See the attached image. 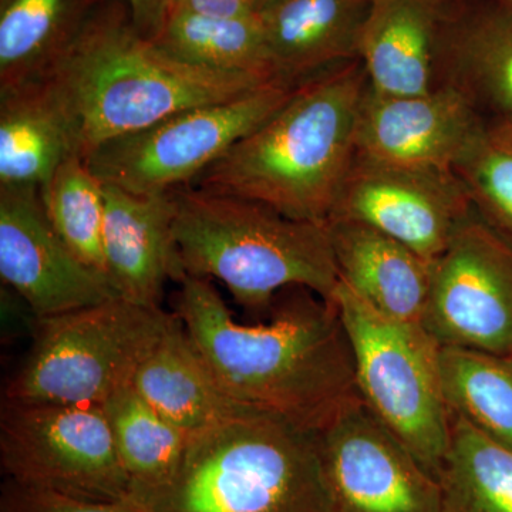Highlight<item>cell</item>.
Returning <instances> with one entry per match:
<instances>
[{
	"label": "cell",
	"mask_w": 512,
	"mask_h": 512,
	"mask_svg": "<svg viewBox=\"0 0 512 512\" xmlns=\"http://www.w3.org/2000/svg\"><path fill=\"white\" fill-rule=\"evenodd\" d=\"M453 171L466 185L478 215L512 244V151L487 134Z\"/></svg>",
	"instance_id": "obj_28"
},
{
	"label": "cell",
	"mask_w": 512,
	"mask_h": 512,
	"mask_svg": "<svg viewBox=\"0 0 512 512\" xmlns=\"http://www.w3.org/2000/svg\"><path fill=\"white\" fill-rule=\"evenodd\" d=\"M340 281L386 318L421 323L433 262L360 222L330 220Z\"/></svg>",
	"instance_id": "obj_19"
},
{
	"label": "cell",
	"mask_w": 512,
	"mask_h": 512,
	"mask_svg": "<svg viewBox=\"0 0 512 512\" xmlns=\"http://www.w3.org/2000/svg\"><path fill=\"white\" fill-rule=\"evenodd\" d=\"M128 498L147 512H338L315 431L255 407L188 437L173 474Z\"/></svg>",
	"instance_id": "obj_4"
},
{
	"label": "cell",
	"mask_w": 512,
	"mask_h": 512,
	"mask_svg": "<svg viewBox=\"0 0 512 512\" xmlns=\"http://www.w3.org/2000/svg\"><path fill=\"white\" fill-rule=\"evenodd\" d=\"M104 201L103 251L111 288L126 301L160 306L165 284H180L187 276L174 241L175 191L138 195L104 185Z\"/></svg>",
	"instance_id": "obj_16"
},
{
	"label": "cell",
	"mask_w": 512,
	"mask_h": 512,
	"mask_svg": "<svg viewBox=\"0 0 512 512\" xmlns=\"http://www.w3.org/2000/svg\"><path fill=\"white\" fill-rule=\"evenodd\" d=\"M175 202L174 241L185 275L218 279L254 315H268L289 286L332 301L340 275L328 224L192 187L175 191Z\"/></svg>",
	"instance_id": "obj_5"
},
{
	"label": "cell",
	"mask_w": 512,
	"mask_h": 512,
	"mask_svg": "<svg viewBox=\"0 0 512 512\" xmlns=\"http://www.w3.org/2000/svg\"><path fill=\"white\" fill-rule=\"evenodd\" d=\"M421 325L441 348L512 353V244L474 208L433 261Z\"/></svg>",
	"instance_id": "obj_10"
},
{
	"label": "cell",
	"mask_w": 512,
	"mask_h": 512,
	"mask_svg": "<svg viewBox=\"0 0 512 512\" xmlns=\"http://www.w3.org/2000/svg\"><path fill=\"white\" fill-rule=\"evenodd\" d=\"M0 2H3V0H0Z\"/></svg>",
	"instance_id": "obj_34"
},
{
	"label": "cell",
	"mask_w": 512,
	"mask_h": 512,
	"mask_svg": "<svg viewBox=\"0 0 512 512\" xmlns=\"http://www.w3.org/2000/svg\"><path fill=\"white\" fill-rule=\"evenodd\" d=\"M338 512H441L439 480L353 394L315 431Z\"/></svg>",
	"instance_id": "obj_11"
},
{
	"label": "cell",
	"mask_w": 512,
	"mask_h": 512,
	"mask_svg": "<svg viewBox=\"0 0 512 512\" xmlns=\"http://www.w3.org/2000/svg\"><path fill=\"white\" fill-rule=\"evenodd\" d=\"M2 512H147L130 498L90 501L53 491L22 487L9 481L2 495Z\"/></svg>",
	"instance_id": "obj_29"
},
{
	"label": "cell",
	"mask_w": 512,
	"mask_h": 512,
	"mask_svg": "<svg viewBox=\"0 0 512 512\" xmlns=\"http://www.w3.org/2000/svg\"><path fill=\"white\" fill-rule=\"evenodd\" d=\"M298 86L272 80L235 99L178 111L153 126L100 144L84 160L101 184L138 195L171 194L190 187L281 109Z\"/></svg>",
	"instance_id": "obj_8"
},
{
	"label": "cell",
	"mask_w": 512,
	"mask_h": 512,
	"mask_svg": "<svg viewBox=\"0 0 512 512\" xmlns=\"http://www.w3.org/2000/svg\"><path fill=\"white\" fill-rule=\"evenodd\" d=\"M40 200L47 220L67 248L107 279L103 251L104 185L86 160L73 156L64 161L40 188Z\"/></svg>",
	"instance_id": "obj_27"
},
{
	"label": "cell",
	"mask_w": 512,
	"mask_h": 512,
	"mask_svg": "<svg viewBox=\"0 0 512 512\" xmlns=\"http://www.w3.org/2000/svg\"><path fill=\"white\" fill-rule=\"evenodd\" d=\"M488 138L497 146L512 151V117L488 124Z\"/></svg>",
	"instance_id": "obj_32"
},
{
	"label": "cell",
	"mask_w": 512,
	"mask_h": 512,
	"mask_svg": "<svg viewBox=\"0 0 512 512\" xmlns=\"http://www.w3.org/2000/svg\"><path fill=\"white\" fill-rule=\"evenodd\" d=\"M370 0H275L258 13L276 77L301 84L359 59Z\"/></svg>",
	"instance_id": "obj_18"
},
{
	"label": "cell",
	"mask_w": 512,
	"mask_h": 512,
	"mask_svg": "<svg viewBox=\"0 0 512 512\" xmlns=\"http://www.w3.org/2000/svg\"><path fill=\"white\" fill-rule=\"evenodd\" d=\"M104 0H3L0 90L43 76Z\"/></svg>",
	"instance_id": "obj_22"
},
{
	"label": "cell",
	"mask_w": 512,
	"mask_h": 512,
	"mask_svg": "<svg viewBox=\"0 0 512 512\" xmlns=\"http://www.w3.org/2000/svg\"><path fill=\"white\" fill-rule=\"evenodd\" d=\"M151 40L174 59L192 66L278 80L258 13L211 16L171 12Z\"/></svg>",
	"instance_id": "obj_23"
},
{
	"label": "cell",
	"mask_w": 512,
	"mask_h": 512,
	"mask_svg": "<svg viewBox=\"0 0 512 512\" xmlns=\"http://www.w3.org/2000/svg\"><path fill=\"white\" fill-rule=\"evenodd\" d=\"M180 285L175 313L235 402L316 431L357 393L352 345L333 299L289 286L275 296L268 322L242 325L210 279L187 275Z\"/></svg>",
	"instance_id": "obj_1"
},
{
	"label": "cell",
	"mask_w": 512,
	"mask_h": 512,
	"mask_svg": "<svg viewBox=\"0 0 512 512\" xmlns=\"http://www.w3.org/2000/svg\"><path fill=\"white\" fill-rule=\"evenodd\" d=\"M171 12H191L211 16H244L255 13L251 0H171Z\"/></svg>",
	"instance_id": "obj_31"
},
{
	"label": "cell",
	"mask_w": 512,
	"mask_h": 512,
	"mask_svg": "<svg viewBox=\"0 0 512 512\" xmlns=\"http://www.w3.org/2000/svg\"><path fill=\"white\" fill-rule=\"evenodd\" d=\"M441 512H512V450L451 413Z\"/></svg>",
	"instance_id": "obj_24"
},
{
	"label": "cell",
	"mask_w": 512,
	"mask_h": 512,
	"mask_svg": "<svg viewBox=\"0 0 512 512\" xmlns=\"http://www.w3.org/2000/svg\"><path fill=\"white\" fill-rule=\"evenodd\" d=\"M0 276L36 318L119 298L56 234L39 188H0Z\"/></svg>",
	"instance_id": "obj_13"
},
{
	"label": "cell",
	"mask_w": 512,
	"mask_h": 512,
	"mask_svg": "<svg viewBox=\"0 0 512 512\" xmlns=\"http://www.w3.org/2000/svg\"><path fill=\"white\" fill-rule=\"evenodd\" d=\"M488 134L487 120L460 93L439 86L414 96H384L367 86L357 117V153L453 171Z\"/></svg>",
	"instance_id": "obj_14"
},
{
	"label": "cell",
	"mask_w": 512,
	"mask_h": 512,
	"mask_svg": "<svg viewBox=\"0 0 512 512\" xmlns=\"http://www.w3.org/2000/svg\"><path fill=\"white\" fill-rule=\"evenodd\" d=\"M0 463L22 487L90 501L130 495L103 406L5 400Z\"/></svg>",
	"instance_id": "obj_9"
},
{
	"label": "cell",
	"mask_w": 512,
	"mask_h": 512,
	"mask_svg": "<svg viewBox=\"0 0 512 512\" xmlns=\"http://www.w3.org/2000/svg\"><path fill=\"white\" fill-rule=\"evenodd\" d=\"M76 131L45 77L0 90V188H42L70 157Z\"/></svg>",
	"instance_id": "obj_21"
},
{
	"label": "cell",
	"mask_w": 512,
	"mask_h": 512,
	"mask_svg": "<svg viewBox=\"0 0 512 512\" xmlns=\"http://www.w3.org/2000/svg\"><path fill=\"white\" fill-rule=\"evenodd\" d=\"M473 208L454 171L386 163L357 153L329 221L360 222L433 262Z\"/></svg>",
	"instance_id": "obj_12"
},
{
	"label": "cell",
	"mask_w": 512,
	"mask_h": 512,
	"mask_svg": "<svg viewBox=\"0 0 512 512\" xmlns=\"http://www.w3.org/2000/svg\"><path fill=\"white\" fill-rule=\"evenodd\" d=\"M126 3L131 20L138 32L148 39L163 28L165 19L170 13L171 0H123Z\"/></svg>",
	"instance_id": "obj_30"
},
{
	"label": "cell",
	"mask_w": 512,
	"mask_h": 512,
	"mask_svg": "<svg viewBox=\"0 0 512 512\" xmlns=\"http://www.w3.org/2000/svg\"><path fill=\"white\" fill-rule=\"evenodd\" d=\"M338 305L363 402L439 477L450 444V409L441 380V346L421 323L386 318L339 282Z\"/></svg>",
	"instance_id": "obj_7"
},
{
	"label": "cell",
	"mask_w": 512,
	"mask_h": 512,
	"mask_svg": "<svg viewBox=\"0 0 512 512\" xmlns=\"http://www.w3.org/2000/svg\"><path fill=\"white\" fill-rule=\"evenodd\" d=\"M369 86L359 59L316 74L190 185L326 224L357 154Z\"/></svg>",
	"instance_id": "obj_3"
},
{
	"label": "cell",
	"mask_w": 512,
	"mask_h": 512,
	"mask_svg": "<svg viewBox=\"0 0 512 512\" xmlns=\"http://www.w3.org/2000/svg\"><path fill=\"white\" fill-rule=\"evenodd\" d=\"M275 0H251L252 9H254L255 13L262 12L265 8H268L269 5H272Z\"/></svg>",
	"instance_id": "obj_33"
},
{
	"label": "cell",
	"mask_w": 512,
	"mask_h": 512,
	"mask_svg": "<svg viewBox=\"0 0 512 512\" xmlns=\"http://www.w3.org/2000/svg\"><path fill=\"white\" fill-rule=\"evenodd\" d=\"M440 366L450 412L512 450V353L441 348Z\"/></svg>",
	"instance_id": "obj_25"
},
{
	"label": "cell",
	"mask_w": 512,
	"mask_h": 512,
	"mask_svg": "<svg viewBox=\"0 0 512 512\" xmlns=\"http://www.w3.org/2000/svg\"><path fill=\"white\" fill-rule=\"evenodd\" d=\"M487 120L512 117V0H453L437 46V87Z\"/></svg>",
	"instance_id": "obj_15"
},
{
	"label": "cell",
	"mask_w": 512,
	"mask_h": 512,
	"mask_svg": "<svg viewBox=\"0 0 512 512\" xmlns=\"http://www.w3.org/2000/svg\"><path fill=\"white\" fill-rule=\"evenodd\" d=\"M103 410L130 480V494L167 480L180 463L188 437L158 414L133 384L111 394Z\"/></svg>",
	"instance_id": "obj_26"
},
{
	"label": "cell",
	"mask_w": 512,
	"mask_h": 512,
	"mask_svg": "<svg viewBox=\"0 0 512 512\" xmlns=\"http://www.w3.org/2000/svg\"><path fill=\"white\" fill-rule=\"evenodd\" d=\"M453 0H370L359 60L370 90L414 96L437 87V46Z\"/></svg>",
	"instance_id": "obj_17"
},
{
	"label": "cell",
	"mask_w": 512,
	"mask_h": 512,
	"mask_svg": "<svg viewBox=\"0 0 512 512\" xmlns=\"http://www.w3.org/2000/svg\"><path fill=\"white\" fill-rule=\"evenodd\" d=\"M40 77L69 114L83 158L178 111L235 99L272 82L174 59L138 32L123 0H104Z\"/></svg>",
	"instance_id": "obj_2"
},
{
	"label": "cell",
	"mask_w": 512,
	"mask_h": 512,
	"mask_svg": "<svg viewBox=\"0 0 512 512\" xmlns=\"http://www.w3.org/2000/svg\"><path fill=\"white\" fill-rule=\"evenodd\" d=\"M131 384L187 437L211 429L249 407L235 402L221 389L175 312L138 366Z\"/></svg>",
	"instance_id": "obj_20"
},
{
	"label": "cell",
	"mask_w": 512,
	"mask_h": 512,
	"mask_svg": "<svg viewBox=\"0 0 512 512\" xmlns=\"http://www.w3.org/2000/svg\"><path fill=\"white\" fill-rule=\"evenodd\" d=\"M171 315L116 298L36 318L32 348L9 380L5 400L103 406L133 383Z\"/></svg>",
	"instance_id": "obj_6"
}]
</instances>
